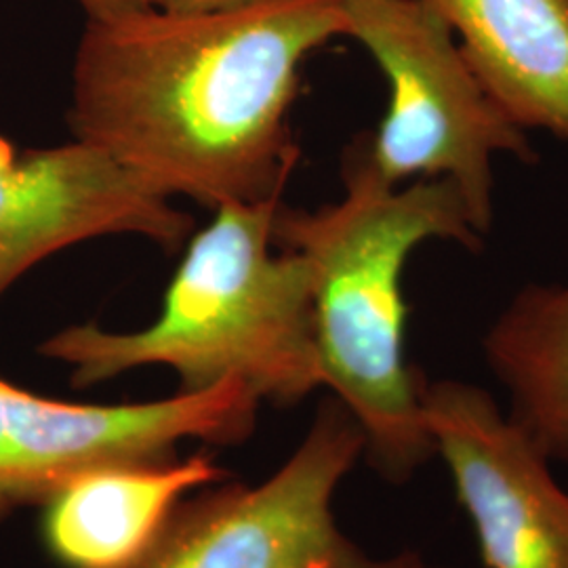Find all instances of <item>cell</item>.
<instances>
[{"label":"cell","instance_id":"obj_1","mask_svg":"<svg viewBox=\"0 0 568 568\" xmlns=\"http://www.w3.org/2000/svg\"><path fill=\"white\" fill-rule=\"evenodd\" d=\"M347 37L344 0H251L87 20L68 122L166 196L206 206L283 196L304 61Z\"/></svg>","mask_w":568,"mask_h":568},{"label":"cell","instance_id":"obj_2","mask_svg":"<svg viewBox=\"0 0 568 568\" xmlns=\"http://www.w3.org/2000/svg\"><path fill=\"white\" fill-rule=\"evenodd\" d=\"M344 185L342 201L314 211L281 204L274 244L310 265L323 386L358 422L368 464L403 485L434 455L426 377L406 361V262L427 241L476 251L483 236L453 183L387 185L358 142L345 154Z\"/></svg>","mask_w":568,"mask_h":568},{"label":"cell","instance_id":"obj_3","mask_svg":"<svg viewBox=\"0 0 568 568\" xmlns=\"http://www.w3.org/2000/svg\"><path fill=\"white\" fill-rule=\"evenodd\" d=\"M281 204L274 196L217 206L187 244L152 325L129 333L68 326L39 352L70 366L74 387L159 365L180 375V392L241 382L260 400L302 403L323 386V373L310 265L300 253L274 251Z\"/></svg>","mask_w":568,"mask_h":568},{"label":"cell","instance_id":"obj_4","mask_svg":"<svg viewBox=\"0 0 568 568\" xmlns=\"http://www.w3.org/2000/svg\"><path fill=\"white\" fill-rule=\"evenodd\" d=\"M347 37L379 65L386 116L361 152L387 185L453 183L476 232L493 224V161L532 163L527 131L509 119L466 60L447 21L427 0H344Z\"/></svg>","mask_w":568,"mask_h":568},{"label":"cell","instance_id":"obj_5","mask_svg":"<svg viewBox=\"0 0 568 568\" xmlns=\"http://www.w3.org/2000/svg\"><path fill=\"white\" fill-rule=\"evenodd\" d=\"M361 455L365 434L333 396L272 478L182 501L133 568H424L413 551L373 558L337 527L333 497Z\"/></svg>","mask_w":568,"mask_h":568},{"label":"cell","instance_id":"obj_6","mask_svg":"<svg viewBox=\"0 0 568 568\" xmlns=\"http://www.w3.org/2000/svg\"><path fill=\"white\" fill-rule=\"evenodd\" d=\"M260 398L241 382L138 405H74L0 379V520L44 506L84 471L166 462L183 440L243 443Z\"/></svg>","mask_w":568,"mask_h":568},{"label":"cell","instance_id":"obj_7","mask_svg":"<svg viewBox=\"0 0 568 568\" xmlns=\"http://www.w3.org/2000/svg\"><path fill=\"white\" fill-rule=\"evenodd\" d=\"M424 410L485 568H568V490L487 389L426 379Z\"/></svg>","mask_w":568,"mask_h":568},{"label":"cell","instance_id":"obj_8","mask_svg":"<svg viewBox=\"0 0 568 568\" xmlns=\"http://www.w3.org/2000/svg\"><path fill=\"white\" fill-rule=\"evenodd\" d=\"M192 225L171 196L91 143L18 150L0 138V297L68 246L133 234L175 248Z\"/></svg>","mask_w":568,"mask_h":568},{"label":"cell","instance_id":"obj_9","mask_svg":"<svg viewBox=\"0 0 568 568\" xmlns=\"http://www.w3.org/2000/svg\"><path fill=\"white\" fill-rule=\"evenodd\" d=\"M225 478L230 471L209 453L89 469L44 504V548L65 568H133L156 546L183 497Z\"/></svg>","mask_w":568,"mask_h":568},{"label":"cell","instance_id":"obj_10","mask_svg":"<svg viewBox=\"0 0 568 568\" xmlns=\"http://www.w3.org/2000/svg\"><path fill=\"white\" fill-rule=\"evenodd\" d=\"M511 121L568 143V0H427Z\"/></svg>","mask_w":568,"mask_h":568},{"label":"cell","instance_id":"obj_11","mask_svg":"<svg viewBox=\"0 0 568 568\" xmlns=\"http://www.w3.org/2000/svg\"><path fill=\"white\" fill-rule=\"evenodd\" d=\"M485 358L509 419L549 462L568 459V283L527 284L488 326Z\"/></svg>","mask_w":568,"mask_h":568},{"label":"cell","instance_id":"obj_12","mask_svg":"<svg viewBox=\"0 0 568 568\" xmlns=\"http://www.w3.org/2000/svg\"><path fill=\"white\" fill-rule=\"evenodd\" d=\"M87 13V20H110L124 13H133L148 7H156L159 0H77Z\"/></svg>","mask_w":568,"mask_h":568},{"label":"cell","instance_id":"obj_13","mask_svg":"<svg viewBox=\"0 0 568 568\" xmlns=\"http://www.w3.org/2000/svg\"><path fill=\"white\" fill-rule=\"evenodd\" d=\"M243 2H251V0H159L156 7L171 9V11H204V9H220V7H232Z\"/></svg>","mask_w":568,"mask_h":568}]
</instances>
